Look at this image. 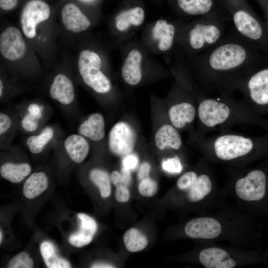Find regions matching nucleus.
Returning <instances> with one entry per match:
<instances>
[{
	"mask_svg": "<svg viewBox=\"0 0 268 268\" xmlns=\"http://www.w3.org/2000/svg\"><path fill=\"white\" fill-rule=\"evenodd\" d=\"M228 22L215 12L194 21L184 33V42L189 51L197 56L217 44L227 34Z\"/></svg>",
	"mask_w": 268,
	"mask_h": 268,
	"instance_id": "nucleus-2",
	"label": "nucleus"
},
{
	"mask_svg": "<svg viewBox=\"0 0 268 268\" xmlns=\"http://www.w3.org/2000/svg\"><path fill=\"white\" fill-rule=\"evenodd\" d=\"M34 267V261L25 252H21L14 257L9 261L8 268H32Z\"/></svg>",
	"mask_w": 268,
	"mask_h": 268,
	"instance_id": "nucleus-31",
	"label": "nucleus"
},
{
	"mask_svg": "<svg viewBox=\"0 0 268 268\" xmlns=\"http://www.w3.org/2000/svg\"><path fill=\"white\" fill-rule=\"evenodd\" d=\"M228 102L214 98H205L199 104L198 116L205 126L214 127L226 122L232 116V110Z\"/></svg>",
	"mask_w": 268,
	"mask_h": 268,
	"instance_id": "nucleus-9",
	"label": "nucleus"
},
{
	"mask_svg": "<svg viewBox=\"0 0 268 268\" xmlns=\"http://www.w3.org/2000/svg\"><path fill=\"white\" fill-rule=\"evenodd\" d=\"M266 185L265 173L260 170H254L236 181L235 192L237 196L244 201H257L264 198Z\"/></svg>",
	"mask_w": 268,
	"mask_h": 268,
	"instance_id": "nucleus-8",
	"label": "nucleus"
},
{
	"mask_svg": "<svg viewBox=\"0 0 268 268\" xmlns=\"http://www.w3.org/2000/svg\"><path fill=\"white\" fill-rule=\"evenodd\" d=\"M40 252L45 264L49 268H69L70 265L57 254L55 246L49 241H44L40 245Z\"/></svg>",
	"mask_w": 268,
	"mask_h": 268,
	"instance_id": "nucleus-27",
	"label": "nucleus"
},
{
	"mask_svg": "<svg viewBox=\"0 0 268 268\" xmlns=\"http://www.w3.org/2000/svg\"><path fill=\"white\" fill-rule=\"evenodd\" d=\"M115 198L120 202H127L130 198V193L127 186L120 184L116 186Z\"/></svg>",
	"mask_w": 268,
	"mask_h": 268,
	"instance_id": "nucleus-36",
	"label": "nucleus"
},
{
	"mask_svg": "<svg viewBox=\"0 0 268 268\" xmlns=\"http://www.w3.org/2000/svg\"><path fill=\"white\" fill-rule=\"evenodd\" d=\"M11 121L10 118L6 114H0V134L1 135L6 132L10 127Z\"/></svg>",
	"mask_w": 268,
	"mask_h": 268,
	"instance_id": "nucleus-38",
	"label": "nucleus"
},
{
	"mask_svg": "<svg viewBox=\"0 0 268 268\" xmlns=\"http://www.w3.org/2000/svg\"><path fill=\"white\" fill-rule=\"evenodd\" d=\"M263 53L232 28L217 44L197 56L195 67L205 90L226 95L268 61Z\"/></svg>",
	"mask_w": 268,
	"mask_h": 268,
	"instance_id": "nucleus-1",
	"label": "nucleus"
},
{
	"mask_svg": "<svg viewBox=\"0 0 268 268\" xmlns=\"http://www.w3.org/2000/svg\"><path fill=\"white\" fill-rule=\"evenodd\" d=\"M150 165L147 162L143 163L139 167L137 173V176L141 180L147 178L150 172Z\"/></svg>",
	"mask_w": 268,
	"mask_h": 268,
	"instance_id": "nucleus-39",
	"label": "nucleus"
},
{
	"mask_svg": "<svg viewBox=\"0 0 268 268\" xmlns=\"http://www.w3.org/2000/svg\"><path fill=\"white\" fill-rule=\"evenodd\" d=\"M31 166L27 163H5L0 168L1 177L13 183L22 181L30 173Z\"/></svg>",
	"mask_w": 268,
	"mask_h": 268,
	"instance_id": "nucleus-26",
	"label": "nucleus"
},
{
	"mask_svg": "<svg viewBox=\"0 0 268 268\" xmlns=\"http://www.w3.org/2000/svg\"><path fill=\"white\" fill-rule=\"evenodd\" d=\"M64 146L70 159L77 163L83 161L89 151L86 140L78 134H71L67 137L64 142Z\"/></svg>",
	"mask_w": 268,
	"mask_h": 268,
	"instance_id": "nucleus-21",
	"label": "nucleus"
},
{
	"mask_svg": "<svg viewBox=\"0 0 268 268\" xmlns=\"http://www.w3.org/2000/svg\"><path fill=\"white\" fill-rule=\"evenodd\" d=\"M124 244L131 252H136L143 250L147 245V240L138 230L131 228L128 230L123 237Z\"/></svg>",
	"mask_w": 268,
	"mask_h": 268,
	"instance_id": "nucleus-28",
	"label": "nucleus"
},
{
	"mask_svg": "<svg viewBox=\"0 0 268 268\" xmlns=\"http://www.w3.org/2000/svg\"><path fill=\"white\" fill-rule=\"evenodd\" d=\"M53 135V129L50 127L45 128L39 135L30 136L27 140V145L31 152L39 153L51 141Z\"/></svg>",
	"mask_w": 268,
	"mask_h": 268,
	"instance_id": "nucleus-29",
	"label": "nucleus"
},
{
	"mask_svg": "<svg viewBox=\"0 0 268 268\" xmlns=\"http://www.w3.org/2000/svg\"><path fill=\"white\" fill-rule=\"evenodd\" d=\"M2 238V234L1 231L0 230V243H1Z\"/></svg>",
	"mask_w": 268,
	"mask_h": 268,
	"instance_id": "nucleus-46",
	"label": "nucleus"
},
{
	"mask_svg": "<svg viewBox=\"0 0 268 268\" xmlns=\"http://www.w3.org/2000/svg\"><path fill=\"white\" fill-rule=\"evenodd\" d=\"M264 64L249 75L238 88L260 105L268 104V61Z\"/></svg>",
	"mask_w": 268,
	"mask_h": 268,
	"instance_id": "nucleus-7",
	"label": "nucleus"
},
{
	"mask_svg": "<svg viewBox=\"0 0 268 268\" xmlns=\"http://www.w3.org/2000/svg\"><path fill=\"white\" fill-rule=\"evenodd\" d=\"M137 156L134 154H129L126 155L122 161L123 167L131 171L136 168L138 165Z\"/></svg>",
	"mask_w": 268,
	"mask_h": 268,
	"instance_id": "nucleus-37",
	"label": "nucleus"
},
{
	"mask_svg": "<svg viewBox=\"0 0 268 268\" xmlns=\"http://www.w3.org/2000/svg\"><path fill=\"white\" fill-rule=\"evenodd\" d=\"M177 34L176 26L164 19L157 20L153 27V39L158 41V47L163 52L169 50L173 47Z\"/></svg>",
	"mask_w": 268,
	"mask_h": 268,
	"instance_id": "nucleus-17",
	"label": "nucleus"
},
{
	"mask_svg": "<svg viewBox=\"0 0 268 268\" xmlns=\"http://www.w3.org/2000/svg\"><path fill=\"white\" fill-rule=\"evenodd\" d=\"M48 186V179L44 173H34L25 182L23 193L26 198L32 199L43 193Z\"/></svg>",
	"mask_w": 268,
	"mask_h": 268,
	"instance_id": "nucleus-24",
	"label": "nucleus"
},
{
	"mask_svg": "<svg viewBox=\"0 0 268 268\" xmlns=\"http://www.w3.org/2000/svg\"><path fill=\"white\" fill-rule=\"evenodd\" d=\"M179 8L186 14L203 16L213 12L214 0H177Z\"/></svg>",
	"mask_w": 268,
	"mask_h": 268,
	"instance_id": "nucleus-25",
	"label": "nucleus"
},
{
	"mask_svg": "<svg viewBox=\"0 0 268 268\" xmlns=\"http://www.w3.org/2000/svg\"><path fill=\"white\" fill-rule=\"evenodd\" d=\"M213 184L210 177L206 174L198 175L194 184L188 189L187 196L193 202L205 199L211 192Z\"/></svg>",
	"mask_w": 268,
	"mask_h": 268,
	"instance_id": "nucleus-23",
	"label": "nucleus"
},
{
	"mask_svg": "<svg viewBox=\"0 0 268 268\" xmlns=\"http://www.w3.org/2000/svg\"><path fill=\"white\" fill-rule=\"evenodd\" d=\"M91 268H113L114 267L108 264H105V263H95L93 265H92L91 267Z\"/></svg>",
	"mask_w": 268,
	"mask_h": 268,
	"instance_id": "nucleus-43",
	"label": "nucleus"
},
{
	"mask_svg": "<svg viewBox=\"0 0 268 268\" xmlns=\"http://www.w3.org/2000/svg\"><path fill=\"white\" fill-rule=\"evenodd\" d=\"M78 132L92 140L102 139L105 135V121L103 116L99 113L91 115L79 126Z\"/></svg>",
	"mask_w": 268,
	"mask_h": 268,
	"instance_id": "nucleus-19",
	"label": "nucleus"
},
{
	"mask_svg": "<svg viewBox=\"0 0 268 268\" xmlns=\"http://www.w3.org/2000/svg\"><path fill=\"white\" fill-rule=\"evenodd\" d=\"M222 223L211 216L197 217L189 221L185 227L186 235L191 238L211 240L219 237L223 232Z\"/></svg>",
	"mask_w": 268,
	"mask_h": 268,
	"instance_id": "nucleus-10",
	"label": "nucleus"
},
{
	"mask_svg": "<svg viewBox=\"0 0 268 268\" xmlns=\"http://www.w3.org/2000/svg\"><path fill=\"white\" fill-rule=\"evenodd\" d=\"M135 141V133L127 123L119 122L111 129L108 137L110 151L118 156L126 155L133 150Z\"/></svg>",
	"mask_w": 268,
	"mask_h": 268,
	"instance_id": "nucleus-11",
	"label": "nucleus"
},
{
	"mask_svg": "<svg viewBox=\"0 0 268 268\" xmlns=\"http://www.w3.org/2000/svg\"><path fill=\"white\" fill-rule=\"evenodd\" d=\"M168 114L172 125L176 128L181 129L193 121L196 110L191 103L184 102L172 106L169 110Z\"/></svg>",
	"mask_w": 268,
	"mask_h": 268,
	"instance_id": "nucleus-18",
	"label": "nucleus"
},
{
	"mask_svg": "<svg viewBox=\"0 0 268 268\" xmlns=\"http://www.w3.org/2000/svg\"><path fill=\"white\" fill-rule=\"evenodd\" d=\"M3 82L1 79H0V96L1 97L2 93H3Z\"/></svg>",
	"mask_w": 268,
	"mask_h": 268,
	"instance_id": "nucleus-44",
	"label": "nucleus"
},
{
	"mask_svg": "<svg viewBox=\"0 0 268 268\" xmlns=\"http://www.w3.org/2000/svg\"><path fill=\"white\" fill-rule=\"evenodd\" d=\"M77 68L84 83L99 93L108 92L111 88L109 79L101 71L102 61L93 50H81L77 58Z\"/></svg>",
	"mask_w": 268,
	"mask_h": 268,
	"instance_id": "nucleus-3",
	"label": "nucleus"
},
{
	"mask_svg": "<svg viewBox=\"0 0 268 268\" xmlns=\"http://www.w3.org/2000/svg\"><path fill=\"white\" fill-rule=\"evenodd\" d=\"M111 181L116 186L120 184L124 185L121 173L116 171H114L112 172L111 176Z\"/></svg>",
	"mask_w": 268,
	"mask_h": 268,
	"instance_id": "nucleus-42",
	"label": "nucleus"
},
{
	"mask_svg": "<svg viewBox=\"0 0 268 268\" xmlns=\"http://www.w3.org/2000/svg\"><path fill=\"white\" fill-rule=\"evenodd\" d=\"M253 147V142L250 138L234 134L219 136L212 146L215 156L224 161L243 157L251 152Z\"/></svg>",
	"mask_w": 268,
	"mask_h": 268,
	"instance_id": "nucleus-5",
	"label": "nucleus"
},
{
	"mask_svg": "<svg viewBox=\"0 0 268 268\" xmlns=\"http://www.w3.org/2000/svg\"><path fill=\"white\" fill-rule=\"evenodd\" d=\"M80 220L78 231L68 238L70 244L82 247L89 244L92 240L97 230V224L95 220L90 216L82 213L77 214Z\"/></svg>",
	"mask_w": 268,
	"mask_h": 268,
	"instance_id": "nucleus-14",
	"label": "nucleus"
},
{
	"mask_svg": "<svg viewBox=\"0 0 268 268\" xmlns=\"http://www.w3.org/2000/svg\"><path fill=\"white\" fill-rule=\"evenodd\" d=\"M161 165L165 171L171 174L179 173L182 170L181 163L176 156L163 160Z\"/></svg>",
	"mask_w": 268,
	"mask_h": 268,
	"instance_id": "nucleus-34",
	"label": "nucleus"
},
{
	"mask_svg": "<svg viewBox=\"0 0 268 268\" xmlns=\"http://www.w3.org/2000/svg\"><path fill=\"white\" fill-rule=\"evenodd\" d=\"M198 175L194 171H188L182 175L177 181V187L181 190H188L195 182Z\"/></svg>",
	"mask_w": 268,
	"mask_h": 268,
	"instance_id": "nucleus-33",
	"label": "nucleus"
},
{
	"mask_svg": "<svg viewBox=\"0 0 268 268\" xmlns=\"http://www.w3.org/2000/svg\"><path fill=\"white\" fill-rule=\"evenodd\" d=\"M50 96L64 105L72 103L75 97L74 89L71 80L63 73L57 74L50 87Z\"/></svg>",
	"mask_w": 268,
	"mask_h": 268,
	"instance_id": "nucleus-16",
	"label": "nucleus"
},
{
	"mask_svg": "<svg viewBox=\"0 0 268 268\" xmlns=\"http://www.w3.org/2000/svg\"><path fill=\"white\" fill-rule=\"evenodd\" d=\"M49 5L43 0H30L22 9L20 15L21 31L25 38L34 40L38 35L40 25L46 23L50 18Z\"/></svg>",
	"mask_w": 268,
	"mask_h": 268,
	"instance_id": "nucleus-4",
	"label": "nucleus"
},
{
	"mask_svg": "<svg viewBox=\"0 0 268 268\" xmlns=\"http://www.w3.org/2000/svg\"><path fill=\"white\" fill-rule=\"evenodd\" d=\"M142 60V54L137 49H133L129 53L121 70L122 77L127 84L135 85L141 81Z\"/></svg>",
	"mask_w": 268,
	"mask_h": 268,
	"instance_id": "nucleus-15",
	"label": "nucleus"
},
{
	"mask_svg": "<svg viewBox=\"0 0 268 268\" xmlns=\"http://www.w3.org/2000/svg\"><path fill=\"white\" fill-rule=\"evenodd\" d=\"M90 180L99 188L103 198H107L111 192L110 179L108 174L100 169H94L89 174Z\"/></svg>",
	"mask_w": 268,
	"mask_h": 268,
	"instance_id": "nucleus-30",
	"label": "nucleus"
},
{
	"mask_svg": "<svg viewBox=\"0 0 268 268\" xmlns=\"http://www.w3.org/2000/svg\"><path fill=\"white\" fill-rule=\"evenodd\" d=\"M86 3H90L94 2L95 0H78Z\"/></svg>",
	"mask_w": 268,
	"mask_h": 268,
	"instance_id": "nucleus-45",
	"label": "nucleus"
},
{
	"mask_svg": "<svg viewBox=\"0 0 268 268\" xmlns=\"http://www.w3.org/2000/svg\"><path fill=\"white\" fill-rule=\"evenodd\" d=\"M29 114L32 116L40 119L42 117L41 107L37 104L32 103L28 107Z\"/></svg>",
	"mask_w": 268,
	"mask_h": 268,
	"instance_id": "nucleus-41",
	"label": "nucleus"
},
{
	"mask_svg": "<svg viewBox=\"0 0 268 268\" xmlns=\"http://www.w3.org/2000/svg\"><path fill=\"white\" fill-rule=\"evenodd\" d=\"M199 260L206 268H233L238 265L237 261L227 250L217 247L202 250L199 253Z\"/></svg>",
	"mask_w": 268,
	"mask_h": 268,
	"instance_id": "nucleus-12",
	"label": "nucleus"
},
{
	"mask_svg": "<svg viewBox=\"0 0 268 268\" xmlns=\"http://www.w3.org/2000/svg\"><path fill=\"white\" fill-rule=\"evenodd\" d=\"M28 47L21 31L13 26L4 29L0 35V53L9 63H21L27 57Z\"/></svg>",
	"mask_w": 268,
	"mask_h": 268,
	"instance_id": "nucleus-6",
	"label": "nucleus"
},
{
	"mask_svg": "<svg viewBox=\"0 0 268 268\" xmlns=\"http://www.w3.org/2000/svg\"><path fill=\"white\" fill-rule=\"evenodd\" d=\"M145 18L143 9L135 7L124 10L119 13L115 18V25L121 32L127 31L131 26H138L142 24Z\"/></svg>",
	"mask_w": 268,
	"mask_h": 268,
	"instance_id": "nucleus-22",
	"label": "nucleus"
},
{
	"mask_svg": "<svg viewBox=\"0 0 268 268\" xmlns=\"http://www.w3.org/2000/svg\"><path fill=\"white\" fill-rule=\"evenodd\" d=\"M62 23L64 28L73 33H80L87 30L91 21L74 3L65 4L61 10Z\"/></svg>",
	"mask_w": 268,
	"mask_h": 268,
	"instance_id": "nucleus-13",
	"label": "nucleus"
},
{
	"mask_svg": "<svg viewBox=\"0 0 268 268\" xmlns=\"http://www.w3.org/2000/svg\"><path fill=\"white\" fill-rule=\"evenodd\" d=\"M37 118L28 114L26 115L21 121V126L23 129L27 132L35 131L38 126Z\"/></svg>",
	"mask_w": 268,
	"mask_h": 268,
	"instance_id": "nucleus-35",
	"label": "nucleus"
},
{
	"mask_svg": "<svg viewBox=\"0 0 268 268\" xmlns=\"http://www.w3.org/2000/svg\"><path fill=\"white\" fill-rule=\"evenodd\" d=\"M155 143L160 150L168 147L177 150L182 145V139L174 126L166 124L160 127L156 131Z\"/></svg>",
	"mask_w": 268,
	"mask_h": 268,
	"instance_id": "nucleus-20",
	"label": "nucleus"
},
{
	"mask_svg": "<svg viewBox=\"0 0 268 268\" xmlns=\"http://www.w3.org/2000/svg\"><path fill=\"white\" fill-rule=\"evenodd\" d=\"M18 0H0V7L5 11L13 9L17 5Z\"/></svg>",
	"mask_w": 268,
	"mask_h": 268,
	"instance_id": "nucleus-40",
	"label": "nucleus"
},
{
	"mask_svg": "<svg viewBox=\"0 0 268 268\" xmlns=\"http://www.w3.org/2000/svg\"><path fill=\"white\" fill-rule=\"evenodd\" d=\"M138 189L140 194L146 197L154 195L157 191V185L156 182L147 177L141 180L138 185Z\"/></svg>",
	"mask_w": 268,
	"mask_h": 268,
	"instance_id": "nucleus-32",
	"label": "nucleus"
}]
</instances>
